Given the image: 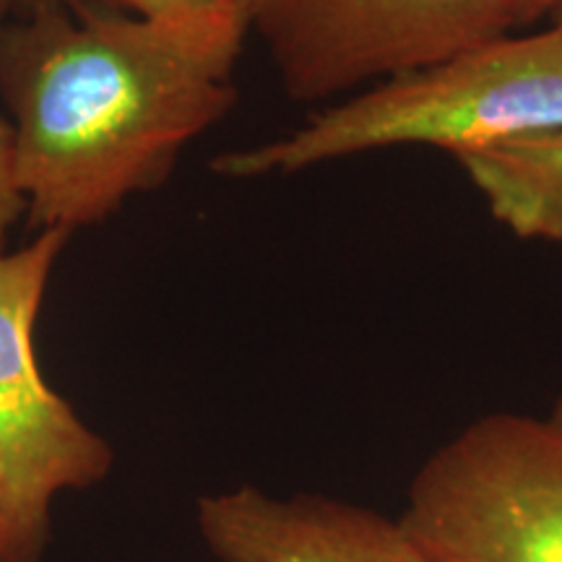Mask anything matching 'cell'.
I'll return each mask as SVG.
<instances>
[{
	"label": "cell",
	"mask_w": 562,
	"mask_h": 562,
	"mask_svg": "<svg viewBox=\"0 0 562 562\" xmlns=\"http://www.w3.org/2000/svg\"><path fill=\"white\" fill-rule=\"evenodd\" d=\"M554 30H558V32L562 34V9H560V13H558V21H554Z\"/></svg>",
	"instance_id": "8fae6325"
},
{
	"label": "cell",
	"mask_w": 562,
	"mask_h": 562,
	"mask_svg": "<svg viewBox=\"0 0 562 562\" xmlns=\"http://www.w3.org/2000/svg\"><path fill=\"white\" fill-rule=\"evenodd\" d=\"M398 521L438 562H562V393L495 412L419 467Z\"/></svg>",
	"instance_id": "3957f363"
},
{
	"label": "cell",
	"mask_w": 562,
	"mask_h": 562,
	"mask_svg": "<svg viewBox=\"0 0 562 562\" xmlns=\"http://www.w3.org/2000/svg\"><path fill=\"white\" fill-rule=\"evenodd\" d=\"M11 5H16V3H32V0H9Z\"/></svg>",
	"instance_id": "7c38bea8"
},
{
	"label": "cell",
	"mask_w": 562,
	"mask_h": 562,
	"mask_svg": "<svg viewBox=\"0 0 562 562\" xmlns=\"http://www.w3.org/2000/svg\"><path fill=\"white\" fill-rule=\"evenodd\" d=\"M199 526L222 562H438L398 518L321 495L232 490L203 497Z\"/></svg>",
	"instance_id": "8992f818"
},
{
	"label": "cell",
	"mask_w": 562,
	"mask_h": 562,
	"mask_svg": "<svg viewBox=\"0 0 562 562\" xmlns=\"http://www.w3.org/2000/svg\"><path fill=\"white\" fill-rule=\"evenodd\" d=\"M11 9L9 0H0V26L9 19ZM21 216H26V201L19 186L16 138H13L9 117L0 115V252H5L11 229L16 227Z\"/></svg>",
	"instance_id": "ba28073f"
},
{
	"label": "cell",
	"mask_w": 562,
	"mask_h": 562,
	"mask_svg": "<svg viewBox=\"0 0 562 562\" xmlns=\"http://www.w3.org/2000/svg\"><path fill=\"white\" fill-rule=\"evenodd\" d=\"M110 3L123 5L138 19H167L216 9V5L229 3V0H110Z\"/></svg>",
	"instance_id": "9c48e42d"
},
{
	"label": "cell",
	"mask_w": 562,
	"mask_h": 562,
	"mask_svg": "<svg viewBox=\"0 0 562 562\" xmlns=\"http://www.w3.org/2000/svg\"><path fill=\"white\" fill-rule=\"evenodd\" d=\"M70 232L0 252V562H37L63 490L104 480L112 451L42 378L34 326Z\"/></svg>",
	"instance_id": "277c9868"
},
{
	"label": "cell",
	"mask_w": 562,
	"mask_h": 562,
	"mask_svg": "<svg viewBox=\"0 0 562 562\" xmlns=\"http://www.w3.org/2000/svg\"><path fill=\"white\" fill-rule=\"evenodd\" d=\"M0 26V97L37 232L104 222L170 178L180 151L237 100L240 0L167 19L32 0Z\"/></svg>",
	"instance_id": "6da1fadb"
},
{
	"label": "cell",
	"mask_w": 562,
	"mask_h": 562,
	"mask_svg": "<svg viewBox=\"0 0 562 562\" xmlns=\"http://www.w3.org/2000/svg\"><path fill=\"white\" fill-rule=\"evenodd\" d=\"M513 21L518 24H533L537 19L547 16V13L560 11L562 0H508Z\"/></svg>",
	"instance_id": "30bf717a"
},
{
	"label": "cell",
	"mask_w": 562,
	"mask_h": 562,
	"mask_svg": "<svg viewBox=\"0 0 562 562\" xmlns=\"http://www.w3.org/2000/svg\"><path fill=\"white\" fill-rule=\"evenodd\" d=\"M562 131V34H505L339 100L290 136L220 154L232 180L300 172L391 146H438L453 157Z\"/></svg>",
	"instance_id": "7a4b0ae2"
},
{
	"label": "cell",
	"mask_w": 562,
	"mask_h": 562,
	"mask_svg": "<svg viewBox=\"0 0 562 562\" xmlns=\"http://www.w3.org/2000/svg\"><path fill=\"white\" fill-rule=\"evenodd\" d=\"M453 159L505 229L524 240L562 243V131Z\"/></svg>",
	"instance_id": "52a82bcc"
},
{
	"label": "cell",
	"mask_w": 562,
	"mask_h": 562,
	"mask_svg": "<svg viewBox=\"0 0 562 562\" xmlns=\"http://www.w3.org/2000/svg\"><path fill=\"white\" fill-rule=\"evenodd\" d=\"M286 94L339 100L510 34L508 0H240Z\"/></svg>",
	"instance_id": "5b68a950"
}]
</instances>
